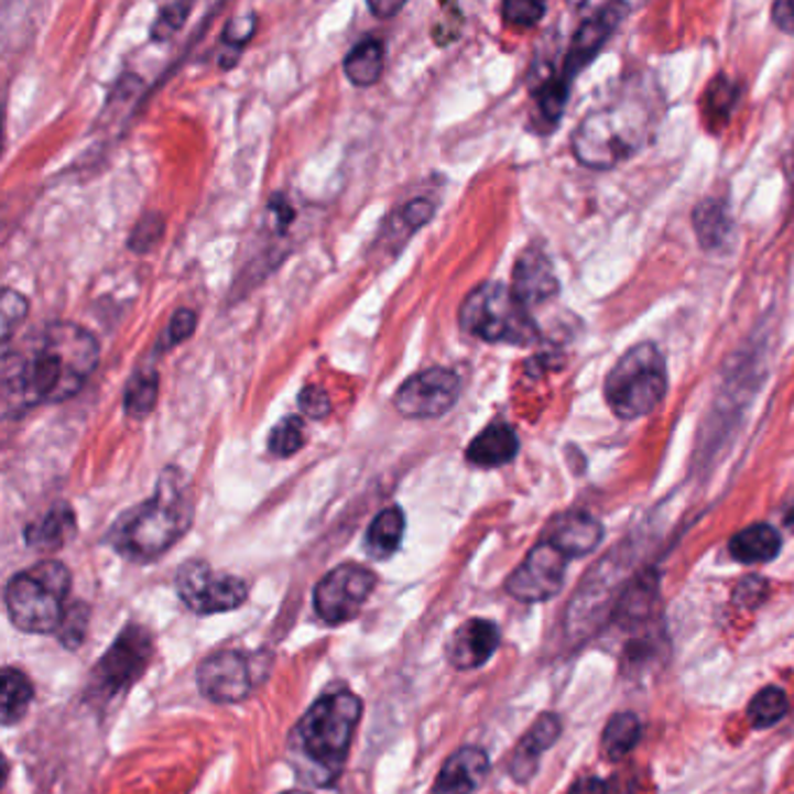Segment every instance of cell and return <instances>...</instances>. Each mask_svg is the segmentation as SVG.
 I'll return each mask as SVG.
<instances>
[{"instance_id":"cell-25","label":"cell","mask_w":794,"mask_h":794,"mask_svg":"<svg viewBox=\"0 0 794 794\" xmlns=\"http://www.w3.org/2000/svg\"><path fill=\"white\" fill-rule=\"evenodd\" d=\"M384 68V45L376 37H366L355 45L342 61V70L355 87H373Z\"/></svg>"},{"instance_id":"cell-5","label":"cell","mask_w":794,"mask_h":794,"mask_svg":"<svg viewBox=\"0 0 794 794\" xmlns=\"http://www.w3.org/2000/svg\"><path fill=\"white\" fill-rule=\"evenodd\" d=\"M70 574L56 559L40 562L10 578L6 608L12 624L26 634H52L66 613Z\"/></svg>"},{"instance_id":"cell-17","label":"cell","mask_w":794,"mask_h":794,"mask_svg":"<svg viewBox=\"0 0 794 794\" xmlns=\"http://www.w3.org/2000/svg\"><path fill=\"white\" fill-rule=\"evenodd\" d=\"M624 12H627L624 6H608L597 17H589L587 22H583L578 33L574 35V43H572V50H568V58H566V68L562 73V79L566 85H572L576 73L595 58V54L601 50L608 35L613 33L618 29V24L622 22Z\"/></svg>"},{"instance_id":"cell-39","label":"cell","mask_w":794,"mask_h":794,"mask_svg":"<svg viewBox=\"0 0 794 794\" xmlns=\"http://www.w3.org/2000/svg\"><path fill=\"white\" fill-rule=\"evenodd\" d=\"M298 411L303 417L324 420L331 415V396L315 384H305L298 392Z\"/></svg>"},{"instance_id":"cell-22","label":"cell","mask_w":794,"mask_h":794,"mask_svg":"<svg viewBox=\"0 0 794 794\" xmlns=\"http://www.w3.org/2000/svg\"><path fill=\"white\" fill-rule=\"evenodd\" d=\"M75 532H77L75 511L68 503H56L43 518L26 526L24 536L31 547L50 553V550H58L61 545H66V541L75 536Z\"/></svg>"},{"instance_id":"cell-28","label":"cell","mask_w":794,"mask_h":794,"mask_svg":"<svg viewBox=\"0 0 794 794\" xmlns=\"http://www.w3.org/2000/svg\"><path fill=\"white\" fill-rule=\"evenodd\" d=\"M159 401V376L154 369L138 371L124 392V411L133 420L148 417Z\"/></svg>"},{"instance_id":"cell-26","label":"cell","mask_w":794,"mask_h":794,"mask_svg":"<svg viewBox=\"0 0 794 794\" xmlns=\"http://www.w3.org/2000/svg\"><path fill=\"white\" fill-rule=\"evenodd\" d=\"M0 681H3V706H0V718H3L6 727H10L26 716L33 699V685L26 674L12 666L3 668V678Z\"/></svg>"},{"instance_id":"cell-7","label":"cell","mask_w":794,"mask_h":794,"mask_svg":"<svg viewBox=\"0 0 794 794\" xmlns=\"http://www.w3.org/2000/svg\"><path fill=\"white\" fill-rule=\"evenodd\" d=\"M459 327L485 342L532 345L539 338L532 313L501 282H482L466 294L459 305Z\"/></svg>"},{"instance_id":"cell-21","label":"cell","mask_w":794,"mask_h":794,"mask_svg":"<svg viewBox=\"0 0 794 794\" xmlns=\"http://www.w3.org/2000/svg\"><path fill=\"white\" fill-rule=\"evenodd\" d=\"M520 438L513 426L503 422L490 424L466 447V461L478 468H499L518 457Z\"/></svg>"},{"instance_id":"cell-36","label":"cell","mask_w":794,"mask_h":794,"mask_svg":"<svg viewBox=\"0 0 794 794\" xmlns=\"http://www.w3.org/2000/svg\"><path fill=\"white\" fill-rule=\"evenodd\" d=\"M196 327H198V317L194 311H189V308L175 311L168 322V329L164 331V336H161V340L156 345V352H166V350L177 348L180 342H185L187 338L194 336Z\"/></svg>"},{"instance_id":"cell-31","label":"cell","mask_w":794,"mask_h":794,"mask_svg":"<svg viewBox=\"0 0 794 794\" xmlns=\"http://www.w3.org/2000/svg\"><path fill=\"white\" fill-rule=\"evenodd\" d=\"M695 229L699 236V242L706 250H716L725 242V236L729 231V219L725 215V208L716 200H704L701 206L695 210Z\"/></svg>"},{"instance_id":"cell-6","label":"cell","mask_w":794,"mask_h":794,"mask_svg":"<svg viewBox=\"0 0 794 794\" xmlns=\"http://www.w3.org/2000/svg\"><path fill=\"white\" fill-rule=\"evenodd\" d=\"M668 387L666 361L655 342L629 348L603 382V396L620 420H639L664 401Z\"/></svg>"},{"instance_id":"cell-15","label":"cell","mask_w":794,"mask_h":794,"mask_svg":"<svg viewBox=\"0 0 794 794\" xmlns=\"http://www.w3.org/2000/svg\"><path fill=\"white\" fill-rule=\"evenodd\" d=\"M511 290L518 296V301L529 311L557 296L559 282H557L555 269L541 250L529 248L520 254L515 269H513Z\"/></svg>"},{"instance_id":"cell-13","label":"cell","mask_w":794,"mask_h":794,"mask_svg":"<svg viewBox=\"0 0 794 794\" xmlns=\"http://www.w3.org/2000/svg\"><path fill=\"white\" fill-rule=\"evenodd\" d=\"M566 555L550 541H541L524 562L515 568L513 576L508 578V595L524 603H539L553 599L566 574Z\"/></svg>"},{"instance_id":"cell-20","label":"cell","mask_w":794,"mask_h":794,"mask_svg":"<svg viewBox=\"0 0 794 794\" xmlns=\"http://www.w3.org/2000/svg\"><path fill=\"white\" fill-rule=\"evenodd\" d=\"M559 735H562V720L555 716V713H545V716H541L532 725V729H529L522 737V741L518 743V748L513 752V760H511L513 779L520 783L532 779L541 755L550 746H555Z\"/></svg>"},{"instance_id":"cell-35","label":"cell","mask_w":794,"mask_h":794,"mask_svg":"<svg viewBox=\"0 0 794 794\" xmlns=\"http://www.w3.org/2000/svg\"><path fill=\"white\" fill-rule=\"evenodd\" d=\"M164 231H166V221H164V215L161 213H148L145 217H142L138 224L133 233L129 236V248L138 254H145L150 250H154L161 238H164Z\"/></svg>"},{"instance_id":"cell-32","label":"cell","mask_w":794,"mask_h":794,"mask_svg":"<svg viewBox=\"0 0 794 794\" xmlns=\"http://www.w3.org/2000/svg\"><path fill=\"white\" fill-rule=\"evenodd\" d=\"M305 445V422L301 415L282 417L269 434V450L275 457H292Z\"/></svg>"},{"instance_id":"cell-37","label":"cell","mask_w":794,"mask_h":794,"mask_svg":"<svg viewBox=\"0 0 794 794\" xmlns=\"http://www.w3.org/2000/svg\"><path fill=\"white\" fill-rule=\"evenodd\" d=\"M192 6L187 3H171L161 8L156 22L152 26V40L154 43H166L182 26H185V19L189 17Z\"/></svg>"},{"instance_id":"cell-29","label":"cell","mask_w":794,"mask_h":794,"mask_svg":"<svg viewBox=\"0 0 794 794\" xmlns=\"http://www.w3.org/2000/svg\"><path fill=\"white\" fill-rule=\"evenodd\" d=\"M436 213V206L429 198H415L392 217V227H384V231H390V240L399 242L403 246L413 233H417L422 227L432 221Z\"/></svg>"},{"instance_id":"cell-42","label":"cell","mask_w":794,"mask_h":794,"mask_svg":"<svg viewBox=\"0 0 794 794\" xmlns=\"http://www.w3.org/2000/svg\"><path fill=\"white\" fill-rule=\"evenodd\" d=\"M769 595V587H766V580L760 578V576H748L739 583L737 592H735V599L743 606H758L764 601V597Z\"/></svg>"},{"instance_id":"cell-4","label":"cell","mask_w":794,"mask_h":794,"mask_svg":"<svg viewBox=\"0 0 794 794\" xmlns=\"http://www.w3.org/2000/svg\"><path fill=\"white\" fill-rule=\"evenodd\" d=\"M648 131V110L634 100H620L580 121L574 133V154L587 168L610 171L645 145Z\"/></svg>"},{"instance_id":"cell-46","label":"cell","mask_w":794,"mask_h":794,"mask_svg":"<svg viewBox=\"0 0 794 794\" xmlns=\"http://www.w3.org/2000/svg\"><path fill=\"white\" fill-rule=\"evenodd\" d=\"M403 8H405V3H392V0H390V3H382V0H376V3L369 6V10H371L378 19H390V17L399 14Z\"/></svg>"},{"instance_id":"cell-10","label":"cell","mask_w":794,"mask_h":794,"mask_svg":"<svg viewBox=\"0 0 794 794\" xmlns=\"http://www.w3.org/2000/svg\"><path fill=\"white\" fill-rule=\"evenodd\" d=\"M177 595L198 616L236 610L248 599V585L236 576H217L208 562L192 559L180 566L175 578Z\"/></svg>"},{"instance_id":"cell-14","label":"cell","mask_w":794,"mask_h":794,"mask_svg":"<svg viewBox=\"0 0 794 794\" xmlns=\"http://www.w3.org/2000/svg\"><path fill=\"white\" fill-rule=\"evenodd\" d=\"M620 583L618 574L610 568V559H603L589 578L580 585L583 589L576 595L572 608L566 616V631H572L574 639L589 637L599 627L597 622L610 608L616 595V585Z\"/></svg>"},{"instance_id":"cell-45","label":"cell","mask_w":794,"mask_h":794,"mask_svg":"<svg viewBox=\"0 0 794 794\" xmlns=\"http://www.w3.org/2000/svg\"><path fill=\"white\" fill-rule=\"evenodd\" d=\"M568 794H606V783L595 776H587L576 781L572 790H568Z\"/></svg>"},{"instance_id":"cell-2","label":"cell","mask_w":794,"mask_h":794,"mask_svg":"<svg viewBox=\"0 0 794 794\" xmlns=\"http://www.w3.org/2000/svg\"><path fill=\"white\" fill-rule=\"evenodd\" d=\"M194 522V501L182 474L166 468L156 492L129 511L121 513L108 532V543L117 555L135 564L159 559Z\"/></svg>"},{"instance_id":"cell-27","label":"cell","mask_w":794,"mask_h":794,"mask_svg":"<svg viewBox=\"0 0 794 794\" xmlns=\"http://www.w3.org/2000/svg\"><path fill=\"white\" fill-rule=\"evenodd\" d=\"M641 741V722L634 713H618L603 729L601 748L610 760H620Z\"/></svg>"},{"instance_id":"cell-43","label":"cell","mask_w":794,"mask_h":794,"mask_svg":"<svg viewBox=\"0 0 794 794\" xmlns=\"http://www.w3.org/2000/svg\"><path fill=\"white\" fill-rule=\"evenodd\" d=\"M716 87H718V91H708V100H710V112L713 115H727V110H729V106H725V100H727V104H735V94H737V87L735 85H731L729 83V79H725V77H720L718 79V83H716Z\"/></svg>"},{"instance_id":"cell-16","label":"cell","mask_w":794,"mask_h":794,"mask_svg":"<svg viewBox=\"0 0 794 794\" xmlns=\"http://www.w3.org/2000/svg\"><path fill=\"white\" fill-rule=\"evenodd\" d=\"M501 641V631L492 620L474 618L464 622L445 645V655L457 668H478L490 660Z\"/></svg>"},{"instance_id":"cell-1","label":"cell","mask_w":794,"mask_h":794,"mask_svg":"<svg viewBox=\"0 0 794 794\" xmlns=\"http://www.w3.org/2000/svg\"><path fill=\"white\" fill-rule=\"evenodd\" d=\"M100 359L96 336L75 322H50L3 348L0 390L6 413L73 399Z\"/></svg>"},{"instance_id":"cell-41","label":"cell","mask_w":794,"mask_h":794,"mask_svg":"<svg viewBox=\"0 0 794 794\" xmlns=\"http://www.w3.org/2000/svg\"><path fill=\"white\" fill-rule=\"evenodd\" d=\"M461 26H464V17L457 8H445V17H440V22L434 26V37L438 45H447L453 43V40L459 37L461 33Z\"/></svg>"},{"instance_id":"cell-47","label":"cell","mask_w":794,"mask_h":794,"mask_svg":"<svg viewBox=\"0 0 794 794\" xmlns=\"http://www.w3.org/2000/svg\"><path fill=\"white\" fill-rule=\"evenodd\" d=\"M785 524H787V529H790V532H794V508H792V511L787 513V518H785Z\"/></svg>"},{"instance_id":"cell-40","label":"cell","mask_w":794,"mask_h":794,"mask_svg":"<svg viewBox=\"0 0 794 794\" xmlns=\"http://www.w3.org/2000/svg\"><path fill=\"white\" fill-rule=\"evenodd\" d=\"M254 31H257V17L252 12H248V14H240V17L229 19V24L224 26L221 40H224V45H229V47H233L238 52V50H242L250 43V37L254 35Z\"/></svg>"},{"instance_id":"cell-18","label":"cell","mask_w":794,"mask_h":794,"mask_svg":"<svg viewBox=\"0 0 794 794\" xmlns=\"http://www.w3.org/2000/svg\"><path fill=\"white\" fill-rule=\"evenodd\" d=\"M490 771V758L478 746H464L440 766L432 794H471Z\"/></svg>"},{"instance_id":"cell-30","label":"cell","mask_w":794,"mask_h":794,"mask_svg":"<svg viewBox=\"0 0 794 794\" xmlns=\"http://www.w3.org/2000/svg\"><path fill=\"white\" fill-rule=\"evenodd\" d=\"M790 708V701H787V695L776 687V685H769L764 689H760L755 697H752L750 706H748V718H750V725L755 729H766V727H773L776 722H781L785 718V713Z\"/></svg>"},{"instance_id":"cell-44","label":"cell","mask_w":794,"mask_h":794,"mask_svg":"<svg viewBox=\"0 0 794 794\" xmlns=\"http://www.w3.org/2000/svg\"><path fill=\"white\" fill-rule=\"evenodd\" d=\"M771 17L773 24H776L783 33L794 35V0H781V3L771 8Z\"/></svg>"},{"instance_id":"cell-24","label":"cell","mask_w":794,"mask_h":794,"mask_svg":"<svg viewBox=\"0 0 794 794\" xmlns=\"http://www.w3.org/2000/svg\"><path fill=\"white\" fill-rule=\"evenodd\" d=\"M783 539L771 524H750L729 541L731 557L741 564H764L781 553Z\"/></svg>"},{"instance_id":"cell-19","label":"cell","mask_w":794,"mask_h":794,"mask_svg":"<svg viewBox=\"0 0 794 794\" xmlns=\"http://www.w3.org/2000/svg\"><path fill=\"white\" fill-rule=\"evenodd\" d=\"M603 526L587 513H564L547 526V539L557 550L572 559L583 557L601 543Z\"/></svg>"},{"instance_id":"cell-3","label":"cell","mask_w":794,"mask_h":794,"mask_svg":"<svg viewBox=\"0 0 794 794\" xmlns=\"http://www.w3.org/2000/svg\"><path fill=\"white\" fill-rule=\"evenodd\" d=\"M361 699L348 689L322 697L296 727L298 752L319 771V783L338 776L361 718Z\"/></svg>"},{"instance_id":"cell-38","label":"cell","mask_w":794,"mask_h":794,"mask_svg":"<svg viewBox=\"0 0 794 794\" xmlns=\"http://www.w3.org/2000/svg\"><path fill=\"white\" fill-rule=\"evenodd\" d=\"M501 14L505 19V24L529 29L541 22V17L545 14V6L534 3V0H508V3H503L501 8Z\"/></svg>"},{"instance_id":"cell-9","label":"cell","mask_w":794,"mask_h":794,"mask_svg":"<svg viewBox=\"0 0 794 794\" xmlns=\"http://www.w3.org/2000/svg\"><path fill=\"white\" fill-rule=\"evenodd\" d=\"M152 657V639L142 627L129 624L108 653L91 671L87 699L94 704H110L145 674Z\"/></svg>"},{"instance_id":"cell-34","label":"cell","mask_w":794,"mask_h":794,"mask_svg":"<svg viewBox=\"0 0 794 794\" xmlns=\"http://www.w3.org/2000/svg\"><path fill=\"white\" fill-rule=\"evenodd\" d=\"M89 618H91V610L87 603H73V608H66L64 620H61L54 634L66 648H70V650L79 648L87 637Z\"/></svg>"},{"instance_id":"cell-11","label":"cell","mask_w":794,"mask_h":794,"mask_svg":"<svg viewBox=\"0 0 794 794\" xmlns=\"http://www.w3.org/2000/svg\"><path fill=\"white\" fill-rule=\"evenodd\" d=\"M461 380L445 366H432L405 380L394 394V409L409 420H436L455 409Z\"/></svg>"},{"instance_id":"cell-12","label":"cell","mask_w":794,"mask_h":794,"mask_svg":"<svg viewBox=\"0 0 794 794\" xmlns=\"http://www.w3.org/2000/svg\"><path fill=\"white\" fill-rule=\"evenodd\" d=\"M376 574L359 564H342L324 576L315 587V610L327 624H342L359 616L361 606L373 595Z\"/></svg>"},{"instance_id":"cell-8","label":"cell","mask_w":794,"mask_h":794,"mask_svg":"<svg viewBox=\"0 0 794 794\" xmlns=\"http://www.w3.org/2000/svg\"><path fill=\"white\" fill-rule=\"evenodd\" d=\"M273 666L269 653H250V650H219L203 660L196 671L198 689L203 697L217 704H236L248 699L252 692L267 681Z\"/></svg>"},{"instance_id":"cell-33","label":"cell","mask_w":794,"mask_h":794,"mask_svg":"<svg viewBox=\"0 0 794 794\" xmlns=\"http://www.w3.org/2000/svg\"><path fill=\"white\" fill-rule=\"evenodd\" d=\"M29 315V301L24 294L14 290H6L0 298V336H3V348L12 342L14 331L19 329Z\"/></svg>"},{"instance_id":"cell-23","label":"cell","mask_w":794,"mask_h":794,"mask_svg":"<svg viewBox=\"0 0 794 794\" xmlns=\"http://www.w3.org/2000/svg\"><path fill=\"white\" fill-rule=\"evenodd\" d=\"M405 534V515L399 505H390L380 511L373 522L369 524V532L363 536V550L366 555L384 562L390 559Z\"/></svg>"}]
</instances>
